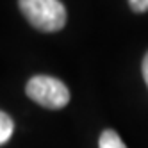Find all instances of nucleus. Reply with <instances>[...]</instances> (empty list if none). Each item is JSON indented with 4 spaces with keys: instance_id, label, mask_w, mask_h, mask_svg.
Masks as SVG:
<instances>
[{
    "instance_id": "nucleus-3",
    "label": "nucleus",
    "mask_w": 148,
    "mask_h": 148,
    "mask_svg": "<svg viewBox=\"0 0 148 148\" xmlns=\"http://www.w3.org/2000/svg\"><path fill=\"white\" fill-rule=\"evenodd\" d=\"M98 148H127V146H125V143L121 141V137L116 134L114 130L107 129V130H103L102 136H100Z\"/></svg>"
},
{
    "instance_id": "nucleus-1",
    "label": "nucleus",
    "mask_w": 148,
    "mask_h": 148,
    "mask_svg": "<svg viewBox=\"0 0 148 148\" xmlns=\"http://www.w3.org/2000/svg\"><path fill=\"white\" fill-rule=\"evenodd\" d=\"M20 9L43 32H57L66 25V7L59 0H20Z\"/></svg>"
},
{
    "instance_id": "nucleus-6",
    "label": "nucleus",
    "mask_w": 148,
    "mask_h": 148,
    "mask_svg": "<svg viewBox=\"0 0 148 148\" xmlns=\"http://www.w3.org/2000/svg\"><path fill=\"white\" fill-rule=\"evenodd\" d=\"M143 79H145L146 86H148V52H146V56L143 59Z\"/></svg>"
},
{
    "instance_id": "nucleus-5",
    "label": "nucleus",
    "mask_w": 148,
    "mask_h": 148,
    "mask_svg": "<svg viewBox=\"0 0 148 148\" xmlns=\"http://www.w3.org/2000/svg\"><path fill=\"white\" fill-rule=\"evenodd\" d=\"M129 5L134 13H145L148 11V0H129Z\"/></svg>"
},
{
    "instance_id": "nucleus-2",
    "label": "nucleus",
    "mask_w": 148,
    "mask_h": 148,
    "mask_svg": "<svg viewBox=\"0 0 148 148\" xmlns=\"http://www.w3.org/2000/svg\"><path fill=\"white\" fill-rule=\"evenodd\" d=\"M27 97L47 109H61L70 102V91L56 77L36 75L27 82Z\"/></svg>"
},
{
    "instance_id": "nucleus-4",
    "label": "nucleus",
    "mask_w": 148,
    "mask_h": 148,
    "mask_svg": "<svg viewBox=\"0 0 148 148\" xmlns=\"http://www.w3.org/2000/svg\"><path fill=\"white\" fill-rule=\"evenodd\" d=\"M13 130H14V123L13 120L9 118L5 112L0 111V145L7 143L13 136Z\"/></svg>"
}]
</instances>
